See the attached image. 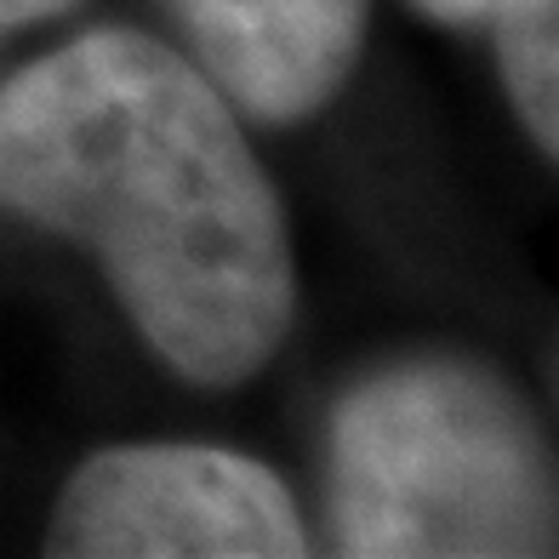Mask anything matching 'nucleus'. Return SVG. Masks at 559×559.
<instances>
[{
  "label": "nucleus",
  "instance_id": "nucleus-1",
  "mask_svg": "<svg viewBox=\"0 0 559 559\" xmlns=\"http://www.w3.org/2000/svg\"><path fill=\"white\" fill-rule=\"evenodd\" d=\"M0 212L86 246L200 389L251 383L292 332L280 194L212 74L155 35L92 29L0 86Z\"/></svg>",
  "mask_w": 559,
  "mask_h": 559
},
{
  "label": "nucleus",
  "instance_id": "nucleus-2",
  "mask_svg": "<svg viewBox=\"0 0 559 559\" xmlns=\"http://www.w3.org/2000/svg\"><path fill=\"white\" fill-rule=\"evenodd\" d=\"M332 537L348 559L554 554L537 417L479 360L377 366L332 417Z\"/></svg>",
  "mask_w": 559,
  "mask_h": 559
},
{
  "label": "nucleus",
  "instance_id": "nucleus-3",
  "mask_svg": "<svg viewBox=\"0 0 559 559\" xmlns=\"http://www.w3.org/2000/svg\"><path fill=\"white\" fill-rule=\"evenodd\" d=\"M58 559H297L309 525L269 463L223 445L92 451L46 525Z\"/></svg>",
  "mask_w": 559,
  "mask_h": 559
},
{
  "label": "nucleus",
  "instance_id": "nucleus-4",
  "mask_svg": "<svg viewBox=\"0 0 559 559\" xmlns=\"http://www.w3.org/2000/svg\"><path fill=\"white\" fill-rule=\"evenodd\" d=\"M166 12L235 115L292 126L343 92L371 0H166Z\"/></svg>",
  "mask_w": 559,
  "mask_h": 559
},
{
  "label": "nucleus",
  "instance_id": "nucleus-5",
  "mask_svg": "<svg viewBox=\"0 0 559 559\" xmlns=\"http://www.w3.org/2000/svg\"><path fill=\"white\" fill-rule=\"evenodd\" d=\"M497 40V69L525 138L559 155V0H502L486 17Z\"/></svg>",
  "mask_w": 559,
  "mask_h": 559
},
{
  "label": "nucleus",
  "instance_id": "nucleus-6",
  "mask_svg": "<svg viewBox=\"0 0 559 559\" xmlns=\"http://www.w3.org/2000/svg\"><path fill=\"white\" fill-rule=\"evenodd\" d=\"M417 7L435 17V23H456V29H474V23H486L502 0H417Z\"/></svg>",
  "mask_w": 559,
  "mask_h": 559
},
{
  "label": "nucleus",
  "instance_id": "nucleus-7",
  "mask_svg": "<svg viewBox=\"0 0 559 559\" xmlns=\"http://www.w3.org/2000/svg\"><path fill=\"white\" fill-rule=\"evenodd\" d=\"M69 7L74 0H0V35L23 29V23H46V17H58Z\"/></svg>",
  "mask_w": 559,
  "mask_h": 559
}]
</instances>
